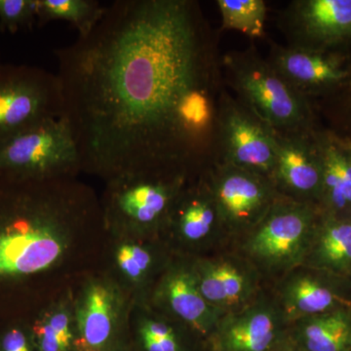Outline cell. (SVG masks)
I'll return each mask as SVG.
<instances>
[{
    "instance_id": "e0dca14e",
    "label": "cell",
    "mask_w": 351,
    "mask_h": 351,
    "mask_svg": "<svg viewBox=\"0 0 351 351\" xmlns=\"http://www.w3.org/2000/svg\"><path fill=\"white\" fill-rule=\"evenodd\" d=\"M306 257L314 267L334 274L351 271V219L321 213Z\"/></svg>"
},
{
    "instance_id": "9a60e30c",
    "label": "cell",
    "mask_w": 351,
    "mask_h": 351,
    "mask_svg": "<svg viewBox=\"0 0 351 351\" xmlns=\"http://www.w3.org/2000/svg\"><path fill=\"white\" fill-rule=\"evenodd\" d=\"M162 294L171 311L197 331L206 332L219 323V309L201 294L195 270H172L164 280Z\"/></svg>"
},
{
    "instance_id": "7a4b0ae2",
    "label": "cell",
    "mask_w": 351,
    "mask_h": 351,
    "mask_svg": "<svg viewBox=\"0 0 351 351\" xmlns=\"http://www.w3.org/2000/svg\"><path fill=\"white\" fill-rule=\"evenodd\" d=\"M223 85L235 98L280 134L313 130L319 124L313 104L298 93L255 46L221 57Z\"/></svg>"
},
{
    "instance_id": "cb8c5ba5",
    "label": "cell",
    "mask_w": 351,
    "mask_h": 351,
    "mask_svg": "<svg viewBox=\"0 0 351 351\" xmlns=\"http://www.w3.org/2000/svg\"><path fill=\"white\" fill-rule=\"evenodd\" d=\"M36 22V0H0V32L16 34Z\"/></svg>"
},
{
    "instance_id": "83f0119b",
    "label": "cell",
    "mask_w": 351,
    "mask_h": 351,
    "mask_svg": "<svg viewBox=\"0 0 351 351\" xmlns=\"http://www.w3.org/2000/svg\"><path fill=\"white\" fill-rule=\"evenodd\" d=\"M44 320L52 327L58 336L63 339L66 345L71 346V341H73V334L69 329V317L66 313L63 311H55Z\"/></svg>"
},
{
    "instance_id": "d6986e66",
    "label": "cell",
    "mask_w": 351,
    "mask_h": 351,
    "mask_svg": "<svg viewBox=\"0 0 351 351\" xmlns=\"http://www.w3.org/2000/svg\"><path fill=\"white\" fill-rule=\"evenodd\" d=\"M172 210L180 232L191 241L204 239L219 223L209 181L186 195L179 193Z\"/></svg>"
},
{
    "instance_id": "8992f818",
    "label": "cell",
    "mask_w": 351,
    "mask_h": 351,
    "mask_svg": "<svg viewBox=\"0 0 351 351\" xmlns=\"http://www.w3.org/2000/svg\"><path fill=\"white\" fill-rule=\"evenodd\" d=\"M276 152V132L223 86L219 98L216 162L271 180Z\"/></svg>"
},
{
    "instance_id": "30bf717a",
    "label": "cell",
    "mask_w": 351,
    "mask_h": 351,
    "mask_svg": "<svg viewBox=\"0 0 351 351\" xmlns=\"http://www.w3.org/2000/svg\"><path fill=\"white\" fill-rule=\"evenodd\" d=\"M269 63L311 104L345 84L350 76L346 53H323L269 44Z\"/></svg>"
},
{
    "instance_id": "ac0fdd59",
    "label": "cell",
    "mask_w": 351,
    "mask_h": 351,
    "mask_svg": "<svg viewBox=\"0 0 351 351\" xmlns=\"http://www.w3.org/2000/svg\"><path fill=\"white\" fill-rule=\"evenodd\" d=\"M281 301L285 317L302 320L338 309L339 298L319 278L299 274L284 285Z\"/></svg>"
},
{
    "instance_id": "f1b7e54d",
    "label": "cell",
    "mask_w": 351,
    "mask_h": 351,
    "mask_svg": "<svg viewBox=\"0 0 351 351\" xmlns=\"http://www.w3.org/2000/svg\"><path fill=\"white\" fill-rule=\"evenodd\" d=\"M141 334L149 335L152 338L161 339L168 338V337L175 336L172 328L167 324L159 321L147 320L145 321L141 328Z\"/></svg>"
},
{
    "instance_id": "3957f363",
    "label": "cell",
    "mask_w": 351,
    "mask_h": 351,
    "mask_svg": "<svg viewBox=\"0 0 351 351\" xmlns=\"http://www.w3.org/2000/svg\"><path fill=\"white\" fill-rule=\"evenodd\" d=\"M82 170L77 145L62 117L38 122L0 145V177L22 181L69 178Z\"/></svg>"
},
{
    "instance_id": "4fadbf2b",
    "label": "cell",
    "mask_w": 351,
    "mask_h": 351,
    "mask_svg": "<svg viewBox=\"0 0 351 351\" xmlns=\"http://www.w3.org/2000/svg\"><path fill=\"white\" fill-rule=\"evenodd\" d=\"M278 314L269 304H257L226 316L218 324L223 351H270L279 334Z\"/></svg>"
},
{
    "instance_id": "8fae6325",
    "label": "cell",
    "mask_w": 351,
    "mask_h": 351,
    "mask_svg": "<svg viewBox=\"0 0 351 351\" xmlns=\"http://www.w3.org/2000/svg\"><path fill=\"white\" fill-rule=\"evenodd\" d=\"M184 180L119 179L110 182V213L135 226H151L170 213Z\"/></svg>"
},
{
    "instance_id": "44dd1931",
    "label": "cell",
    "mask_w": 351,
    "mask_h": 351,
    "mask_svg": "<svg viewBox=\"0 0 351 351\" xmlns=\"http://www.w3.org/2000/svg\"><path fill=\"white\" fill-rule=\"evenodd\" d=\"M106 6L97 0H36V18L39 25L54 21L69 23L85 36L98 24Z\"/></svg>"
},
{
    "instance_id": "2e32d148",
    "label": "cell",
    "mask_w": 351,
    "mask_h": 351,
    "mask_svg": "<svg viewBox=\"0 0 351 351\" xmlns=\"http://www.w3.org/2000/svg\"><path fill=\"white\" fill-rule=\"evenodd\" d=\"M77 325L83 351H104L112 339L115 295L105 284L88 286L77 306Z\"/></svg>"
},
{
    "instance_id": "d4e9b609",
    "label": "cell",
    "mask_w": 351,
    "mask_h": 351,
    "mask_svg": "<svg viewBox=\"0 0 351 351\" xmlns=\"http://www.w3.org/2000/svg\"><path fill=\"white\" fill-rule=\"evenodd\" d=\"M34 332L39 351H68L71 348L45 320L38 323L34 328Z\"/></svg>"
},
{
    "instance_id": "7c38bea8",
    "label": "cell",
    "mask_w": 351,
    "mask_h": 351,
    "mask_svg": "<svg viewBox=\"0 0 351 351\" xmlns=\"http://www.w3.org/2000/svg\"><path fill=\"white\" fill-rule=\"evenodd\" d=\"M317 137L323 162L321 213L351 219V144L320 123Z\"/></svg>"
},
{
    "instance_id": "ffe728a7",
    "label": "cell",
    "mask_w": 351,
    "mask_h": 351,
    "mask_svg": "<svg viewBox=\"0 0 351 351\" xmlns=\"http://www.w3.org/2000/svg\"><path fill=\"white\" fill-rule=\"evenodd\" d=\"M300 323L306 351H346L351 345V314L345 309L304 318Z\"/></svg>"
},
{
    "instance_id": "277c9868",
    "label": "cell",
    "mask_w": 351,
    "mask_h": 351,
    "mask_svg": "<svg viewBox=\"0 0 351 351\" xmlns=\"http://www.w3.org/2000/svg\"><path fill=\"white\" fill-rule=\"evenodd\" d=\"M320 217L315 205L279 195L251 228L246 250L267 269H291L306 257Z\"/></svg>"
},
{
    "instance_id": "5bb4252c",
    "label": "cell",
    "mask_w": 351,
    "mask_h": 351,
    "mask_svg": "<svg viewBox=\"0 0 351 351\" xmlns=\"http://www.w3.org/2000/svg\"><path fill=\"white\" fill-rule=\"evenodd\" d=\"M195 272L201 294L217 309L239 306L253 292L250 274L230 261L202 262Z\"/></svg>"
},
{
    "instance_id": "52a82bcc",
    "label": "cell",
    "mask_w": 351,
    "mask_h": 351,
    "mask_svg": "<svg viewBox=\"0 0 351 351\" xmlns=\"http://www.w3.org/2000/svg\"><path fill=\"white\" fill-rule=\"evenodd\" d=\"M287 46L341 52L351 46V0H293L278 17Z\"/></svg>"
},
{
    "instance_id": "7402d4cb",
    "label": "cell",
    "mask_w": 351,
    "mask_h": 351,
    "mask_svg": "<svg viewBox=\"0 0 351 351\" xmlns=\"http://www.w3.org/2000/svg\"><path fill=\"white\" fill-rule=\"evenodd\" d=\"M221 29L237 31L252 39L265 38L267 7L263 0H217Z\"/></svg>"
},
{
    "instance_id": "6da1fadb",
    "label": "cell",
    "mask_w": 351,
    "mask_h": 351,
    "mask_svg": "<svg viewBox=\"0 0 351 351\" xmlns=\"http://www.w3.org/2000/svg\"><path fill=\"white\" fill-rule=\"evenodd\" d=\"M82 170L184 180L217 159L221 57L193 0H117L54 50Z\"/></svg>"
},
{
    "instance_id": "603a6c76",
    "label": "cell",
    "mask_w": 351,
    "mask_h": 351,
    "mask_svg": "<svg viewBox=\"0 0 351 351\" xmlns=\"http://www.w3.org/2000/svg\"><path fill=\"white\" fill-rule=\"evenodd\" d=\"M350 76L343 86L313 103L316 115L326 120L325 128L351 144V46L345 50Z\"/></svg>"
},
{
    "instance_id": "1f68e13d",
    "label": "cell",
    "mask_w": 351,
    "mask_h": 351,
    "mask_svg": "<svg viewBox=\"0 0 351 351\" xmlns=\"http://www.w3.org/2000/svg\"><path fill=\"white\" fill-rule=\"evenodd\" d=\"M160 343L163 351H179L177 339L175 336L168 337V338L157 339Z\"/></svg>"
},
{
    "instance_id": "d6a6232c",
    "label": "cell",
    "mask_w": 351,
    "mask_h": 351,
    "mask_svg": "<svg viewBox=\"0 0 351 351\" xmlns=\"http://www.w3.org/2000/svg\"><path fill=\"white\" fill-rule=\"evenodd\" d=\"M281 351H299V350H295V348H284V350H282Z\"/></svg>"
},
{
    "instance_id": "4dcf8cb0",
    "label": "cell",
    "mask_w": 351,
    "mask_h": 351,
    "mask_svg": "<svg viewBox=\"0 0 351 351\" xmlns=\"http://www.w3.org/2000/svg\"><path fill=\"white\" fill-rule=\"evenodd\" d=\"M142 335L143 343H144V346L145 350L147 351H163L162 348H161L160 343L157 339L152 338L149 335L141 334Z\"/></svg>"
},
{
    "instance_id": "5b68a950",
    "label": "cell",
    "mask_w": 351,
    "mask_h": 351,
    "mask_svg": "<svg viewBox=\"0 0 351 351\" xmlns=\"http://www.w3.org/2000/svg\"><path fill=\"white\" fill-rule=\"evenodd\" d=\"M62 96L56 73L29 64L0 66V145L38 122L59 119Z\"/></svg>"
},
{
    "instance_id": "ba28073f",
    "label": "cell",
    "mask_w": 351,
    "mask_h": 351,
    "mask_svg": "<svg viewBox=\"0 0 351 351\" xmlns=\"http://www.w3.org/2000/svg\"><path fill=\"white\" fill-rule=\"evenodd\" d=\"M207 176L219 223L232 230H251L280 195L271 180L230 164L215 163Z\"/></svg>"
},
{
    "instance_id": "f546056e",
    "label": "cell",
    "mask_w": 351,
    "mask_h": 351,
    "mask_svg": "<svg viewBox=\"0 0 351 351\" xmlns=\"http://www.w3.org/2000/svg\"><path fill=\"white\" fill-rule=\"evenodd\" d=\"M129 248H130L132 257L140 267L141 271L143 274L147 272L152 265L151 254L138 245H129Z\"/></svg>"
},
{
    "instance_id": "4316f807",
    "label": "cell",
    "mask_w": 351,
    "mask_h": 351,
    "mask_svg": "<svg viewBox=\"0 0 351 351\" xmlns=\"http://www.w3.org/2000/svg\"><path fill=\"white\" fill-rule=\"evenodd\" d=\"M117 258L120 269L129 278L134 281H138L142 278L144 274L141 271L140 267H138L137 263L132 257L129 245H122L120 247L119 250H117Z\"/></svg>"
},
{
    "instance_id": "484cf974",
    "label": "cell",
    "mask_w": 351,
    "mask_h": 351,
    "mask_svg": "<svg viewBox=\"0 0 351 351\" xmlns=\"http://www.w3.org/2000/svg\"><path fill=\"white\" fill-rule=\"evenodd\" d=\"M0 351H32L29 339L22 330H9L0 341Z\"/></svg>"
},
{
    "instance_id": "836d02e7",
    "label": "cell",
    "mask_w": 351,
    "mask_h": 351,
    "mask_svg": "<svg viewBox=\"0 0 351 351\" xmlns=\"http://www.w3.org/2000/svg\"><path fill=\"white\" fill-rule=\"evenodd\" d=\"M2 66V64H1V63H0V66Z\"/></svg>"
},
{
    "instance_id": "9c48e42d",
    "label": "cell",
    "mask_w": 351,
    "mask_h": 351,
    "mask_svg": "<svg viewBox=\"0 0 351 351\" xmlns=\"http://www.w3.org/2000/svg\"><path fill=\"white\" fill-rule=\"evenodd\" d=\"M318 127L319 124L313 130L298 133L276 132V160L271 182L284 197L319 208L323 162Z\"/></svg>"
}]
</instances>
